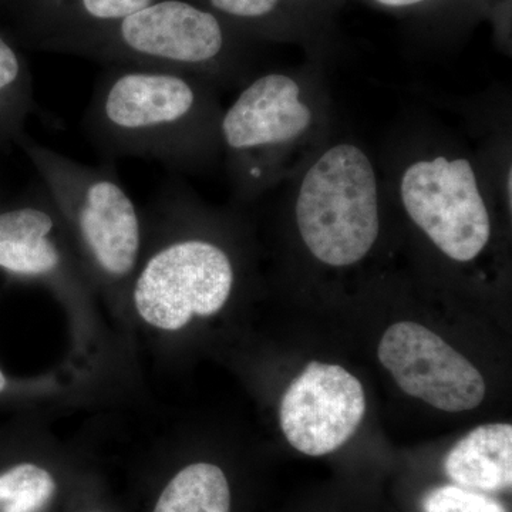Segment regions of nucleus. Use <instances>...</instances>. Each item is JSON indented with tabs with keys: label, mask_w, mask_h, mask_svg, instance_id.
I'll return each instance as SVG.
<instances>
[{
	"label": "nucleus",
	"mask_w": 512,
	"mask_h": 512,
	"mask_svg": "<svg viewBox=\"0 0 512 512\" xmlns=\"http://www.w3.org/2000/svg\"><path fill=\"white\" fill-rule=\"evenodd\" d=\"M220 90L192 74L117 66L100 77L84 130L110 160L147 158L198 173L221 158Z\"/></svg>",
	"instance_id": "obj_1"
},
{
	"label": "nucleus",
	"mask_w": 512,
	"mask_h": 512,
	"mask_svg": "<svg viewBox=\"0 0 512 512\" xmlns=\"http://www.w3.org/2000/svg\"><path fill=\"white\" fill-rule=\"evenodd\" d=\"M379 160L387 204L419 229L441 255L470 264L494 237L501 207L477 150L437 121H404Z\"/></svg>",
	"instance_id": "obj_2"
},
{
	"label": "nucleus",
	"mask_w": 512,
	"mask_h": 512,
	"mask_svg": "<svg viewBox=\"0 0 512 512\" xmlns=\"http://www.w3.org/2000/svg\"><path fill=\"white\" fill-rule=\"evenodd\" d=\"M335 133L322 72L311 66L254 74L220 121L221 157L232 194L245 201L272 194Z\"/></svg>",
	"instance_id": "obj_3"
},
{
	"label": "nucleus",
	"mask_w": 512,
	"mask_h": 512,
	"mask_svg": "<svg viewBox=\"0 0 512 512\" xmlns=\"http://www.w3.org/2000/svg\"><path fill=\"white\" fill-rule=\"evenodd\" d=\"M278 190L299 241L320 265L352 268L372 254L387 200L379 160L362 141L333 134Z\"/></svg>",
	"instance_id": "obj_4"
},
{
	"label": "nucleus",
	"mask_w": 512,
	"mask_h": 512,
	"mask_svg": "<svg viewBox=\"0 0 512 512\" xmlns=\"http://www.w3.org/2000/svg\"><path fill=\"white\" fill-rule=\"evenodd\" d=\"M18 143L101 274L114 281L133 274L141 248L140 214L113 168L79 163L26 136Z\"/></svg>",
	"instance_id": "obj_5"
},
{
	"label": "nucleus",
	"mask_w": 512,
	"mask_h": 512,
	"mask_svg": "<svg viewBox=\"0 0 512 512\" xmlns=\"http://www.w3.org/2000/svg\"><path fill=\"white\" fill-rule=\"evenodd\" d=\"M96 55L124 66L192 74L220 89L241 87L254 74L232 56L220 18L184 0H156L113 25Z\"/></svg>",
	"instance_id": "obj_6"
},
{
	"label": "nucleus",
	"mask_w": 512,
	"mask_h": 512,
	"mask_svg": "<svg viewBox=\"0 0 512 512\" xmlns=\"http://www.w3.org/2000/svg\"><path fill=\"white\" fill-rule=\"evenodd\" d=\"M235 266L227 249L208 238L175 239L158 249L134 285L141 318L163 330H178L192 316L215 315L227 305Z\"/></svg>",
	"instance_id": "obj_7"
},
{
	"label": "nucleus",
	"mask_w": 512,
	"mask_h": 512,
	"mask_svg": "<svg viewBox=\"0 0 512 512\" xmlns=\"http://www.w3.org/2000/svg\"><path fill=\"white\" fill-rule=\"evenodd\" d=\"M377 355L403 392L443 412H467L484 400V377L477 367L419 323L390 326Z\"/></svg>",
	"instance_id": "obj_8"
},
{
	"label": "nucleus",
	"mask_w": 512,
	"mask_h": 512,
	"mask_svg": "<svg viewBox=\"0 0 512 512\" xmlns=\"http://www.w3.org/2000/svg\"><path fill=\"white\" fill-rule=\"evenodd\" d=\"M366 413L362 383L339 365L311 362L279 407L286 440L306 456L333 453L356 433Z\"/></svg>",
	"instance_id": "obj_9"
},
{
	"label": "nucleus",
	"mask_w": 512,
	"mask_h": 512,
	"mask_svg": "<svg viewBox=\"0 0 512 512\" xmlns=\"http://www.w3.org/2000/svg\"><path fill=\"white\" fill-rule=\"evenodd\" d=\"M444 470L453 483L480 493H500L512 485V426L483 424L448 451Z\"/></svg>",
	"instance_id": "obj_10"
},
{
	"label": "nucleus",
	"mask_w": 512,
	"mask_h": 512,
	"mask_svg": "<svg viewBox=\"0 0 512 512\" xmlns=\"http://www.w3.org/2000/svg\"><path fill=\"white\" fill-rule=\"evenodd\" d=\"M52 212L20 207L0 214V268L25 276H50L62 266Z\"/></svg>",
	"instance_id": "obj_11"
},
{
	"label": "nucleus",
	"mask_w": 512,
	"mask_h": 512,
	"mask_svg": "<svg viewBox=\"0 0 512 512\" xmlns=\"http://www.w3.org/2000/svg\"><path fill=\"white\" fill-rule=\"evenodd\" d=\"M153 512H231L224 471L208 463L183 468L164 488Z\"/></svg>",
	"instance_id": "obj_12"
},
{
	"label": "nucleus",
	"mask_w": 512,
	"mask_h": 512,
	"mask_svg": "<svg viewBox=\"0 0 512 512\" xmlns=\"http://www.w3.org/2000/svg\"><path fill=\"white\" fill-rule=\"evenodd\" d=\"M33 107L32 77L19 53L0 36V143L19 141Z\"/></svg>",
	"instance_id": "obj_13"
},
{
	"label": "nucleus",
	"mask_w": 512,
	"mask_h": 512,
	"mask_svg": "<svg viewBox=\"0 0 512 512\" xmlns=\"http://www.w3.org/2000/svg\"><path fill=\"white\" fill-rule=\"evenodd\" d=\"M55 491V478L35 464H19L0 474L2 512H39Z\"/></svg>",
	"instance_id": "obj_14"
},
{
	"label": "nucleus",
	"mask_w": 512,
	"mask_h": 512,
	"mask_svg": "<svg viewBox=\"0 0 512 512\" xmlns=\"http://www.w3.org/2000/svg\"><path fill=\"white\" fill-rule=\"evenodd\" d=\"M423 512H508L500 501L460 485H441L424 495Z\"/></svg>",
	"instance_id": "obj_15"
},
{
	"label": "nucleus",
	"mask_w": 512,
	"mask_h": 512,
	"mask_svg": "<svg viewBox=\"0 0 512 512\" xmlns=\"http://www.w3.org/2000/svg\"><path fill=\"white\" fill-rule=\"evenodd\" d=\"M156 0H77L80 15L92 23L116 25Z\"/></svg>",
	"instance_id": "obj_16"
},
{
	"label": "nucleus",
	"mask_w": 512,
	"mask_h": 512,
	"mask_svg": "<svg viewBox=\"0 0 512 512\" xmlns=\"http://www.w3.org/2000/svg\"><path fill=\"white\" fill-rule=\"evenodd\" d=\"M282 0H210L221 15L248 22L268 20L281 8Z\"/></svg>",
	"instance_id": "obj_17"
},
{
	"label": "nucleus",
	"mask_w": 512,
	"mask_h": 512,
	"mask_svg": "<svg viewBox=\"0 0 512 512\" xmlns=\"http://www.w3.org/2000/svg\"><path fill=\"white\" fill-rule=\"evenodd\" d=\"M375 2L379 3L380 6H384V8L406 9L423 5V3L429 2V0H375Z\"/></svg>",
	"instance_id": "obj_18"
},
{
	"label": "nucleus",
	"mask_w": 512,
	"mask_h": 512,
	"mask_svg": "<svg viewBox=\"0 0 512 512\" xmlns=\"http://www.w3.org/2000/svg\"><path fill=\"white\" fill-rule=\"evenodd\" d=\"M5 387H6V379H5V376H3V373L0 372V393H2L3 390H5Z\"/></svg>",
	"instance_id": "obj_19"
}]
</instances>
